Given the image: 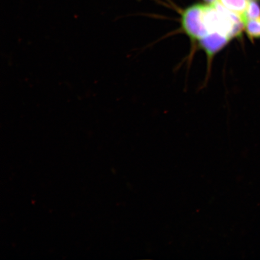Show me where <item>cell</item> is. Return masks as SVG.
Masks as SVG:
<instances>
[{
	"mask_svg": "<svg viewBox=\"0 0 260 260\" xmlns=\"http://www.w3.org/2000/svg\"><path fill=\"white\" fill-rule=\"evenodd\" d=\"M244 30L250 40L260 39V17L246 21L244 24Z\"/></svg>",
	"mask_w": 260,
	"mask_h": 260,
	"instance_id": "obj_3",
	"label": "cell"
},
{
	"mask_svg": "<svg viewBox=\"0 0 260 260\" xmlns=\"http://www.w3.org/2000/svg\"><path fill=\"white\" fill-rule=\"evenodd\" d=\"M260 17V5L257 0H250L245 14L242 17L243 24L249 19Z\"/></svg>",
	"mask_w": 260,
	"mask_h": 260,
	"instance_id": "obj_4",
	"label": "cell"
},
{
	"mask_svg": "<svg viewBox=\"0 0 260 260\" xmlns=\"http://www.w3.org/2000/svg\"><path fill=\"white\" fill-rule=\"evenodd\" d=\"M181 25L184 32L199 42L209 56L240 37L244 30L241 18L217 2L190 6L182 14Z\"/></svg>",
	"mask_w": 260,
	"mask_h": 260,
	"instance_id": "obj_1",
	"label": "cell"
},
{
	"mask_svg": "<svg viewBox=\"0 0 260 260\" xmlns=\"http://www.w3.org/2000/svg\"><path fill=\"white\" fill-rule=\"evenodd\" d=\"M205 2H206L208 4H211V3H215L217 1V0H204Z\"/></svg>",
	"mask_w": 260,
	"mask_h": 260,
	"instance_id": "obj_5",
	"label": "cell"
},
{
	"mask_svg": "<svg viewBox=\"0 0 260 260\" xmlns=\"http://www.w3.org/2000/svg\"><path fill=\"white\" fill-rule=\"evenodd\" d=\"M249 1L250 0H217V2L229 11L239 16L242 20Z\"/></svg>",
	"mask_w": 260,
	"mask_h": 260,
	"instance_id": "obj_2",
	"label": "cell"
}]
</instances>
